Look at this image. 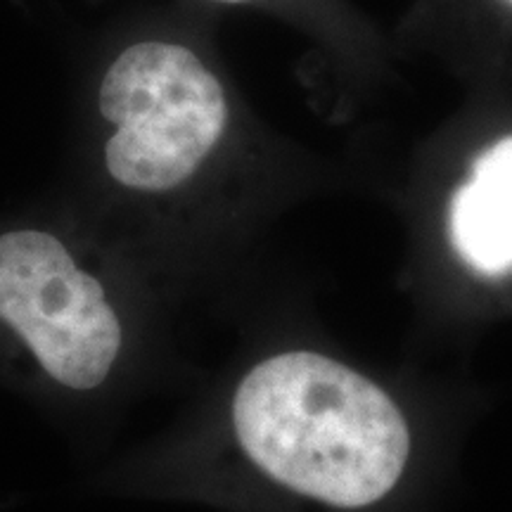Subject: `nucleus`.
<instances>
[{
  "mask_svg": "<svg viewBox=\"0 0 512 512\" xmlns=\"http://www.w3.org/2000/svg\"><path fill=\"white\" fill-rule=\"evenodd\" d=\"M157 290L110 238L0 226V384L67 418L110 413L152 380Z\"/></svg>",
  "mask_w": 512,
  "mask_h": 512,
  "instance_id": "nucleus-1",
  "label": "nucleus"
},
{
  "mask_svg": "<svg viewBox=\"0 0 512 512\" xmlns=\"http://www.w3.org/2000/svg\"><path fill=\"white\" fill-rule=\"evenodd\" d=\"M226 434L256 475L332 508L377 503L411 458V427L392 396L313 349L252 363L228 396Z\"/></svg>",
  "mask_w": 512,
  "mask_h": 512,
  "instance_id": "nucleus-2",
  "label": "nucleus"
},
{
  "mask_svg": "<svg viewBox=\"0 0 512 512\" xmlns=\"http://www.w3.org/2000/svg\"><path fill=\"white\" fill-rule=\"evenodd\" d=\"M98 114L110 126L102 145L107 178L152 207L188 188L214 155L226 136L228 100L188 48L145 41L102 76Z\"/></svg>",
  "mask_w": 512,
  "mask_h": 512,
  "instance_id": "nucleus-3",
  "label": "nucleus"
},
{
  "mask_svg": "<svg viewBox=\"0 0 512 512\" xmlns=\"http://www.w3.org/2000/svg\"><path fill=\"white\" fill-rule=\"evenodd\" d=\"M451 240L482 275L512 271V136L482 152L451 202Z\"/></svg>",
  "mask_w": 512,
  "mask_h": 512,
  "instance_id": "nucleus-4",
  "label": "nucleus"
},
{
  "mask_svg": "<svg viewBox=\"0 0 512 512\" xmlns=\"http://www.w3.org/2000/svg\"><path fill=\"white\" fill-rule=\"evenodd\" d=\"M226 3H238V0H226Z\"/></svg>",
  "mask_w": 512,
  "mask_h": 512,
  "instance_id": "nucleus-5",
  "label": "nucleus"
},
{
  "mask_svg": "<svg viewBox=\"0 0 512 512\" xmlns=\"http://www.w3.org/2000/svg\"><path fill=\"white\" fill-rule=\"evenodd\" d=\"M510 3H512V0H510Z\"/></svg>",
  "mask_w": 512,
  "mask_h": 512,
  "instance_id": "nucleus-6",
  "label": "nucleus"
}]
</instances>
